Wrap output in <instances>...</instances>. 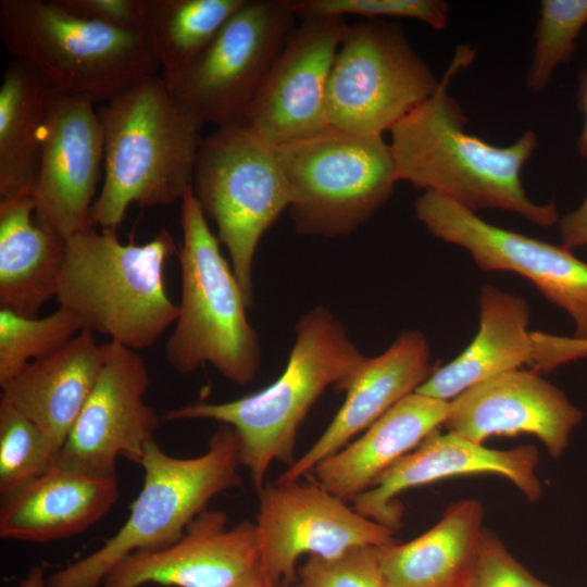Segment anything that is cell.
Listing matches in <instances>:
<instances>
[{"label":"cell","instance_id":"23","mask_svg":"<svg viewBox=\"0 0 587 587\" xmlns=\"http://www.w3.org/2000/svg\"><path fill=\"white\" fill-rule=\"evenodd\" d=\"M449 415V402L412 392L353 442L311 471L320 486L342 500L366 491L399 459L417 448Z\"/></svg>","mask_w":587,"mask_h":587},{"label":"cell","instance_id":"34","mask_svg":"<svg viewBox=\"0 0 587 587\" xmlns=\"http://www.w3.org/2000/svg\"><path fill=\"white\" fill-rule=\"evenodd\" d=\"M465 587H552L536 578L509 552L500 538L484 529Z\"/></svg>","mask_w":587,"mask_h":587},{"label":"cell","instance_id":"10","mask_svg":"<svg viewBox=\"0 0 587 587\" xmlns=\"http://www.w3.org/2000/svg\"><path fill=\"white\" fill-rule=\"evenodd\" d=\"M402 26L385 20L349 25L326 90L329 126L383 136L439 86Z\"/></svg>","mask_w":587,"mask_h":587},{"label":"cell","instance_id":"8","mask_svg":"<svg viewBox=\"0 0 587 587\" xmlns=\"http://www.w3.org/2000/svg\"><path fill=\"white\" fill-rule=\"evenodd\" d=\"M191 188L251 308L259 242L292 201L276 147L245 122L217 126L202 139Z\"/></svg>","mask_w":587,"mask_h":587},{"label":"cell","instance_id":"13","mask_svg":"<svg viewBox=\"0 0 587 587\" xmlns=\"http://www.w3.org/2000/svg\"><path fill=\"white\" fill-rule=\"evenodd\" d=\"M417 220L436 238L465 249L484 271H510L529 279L587 339V263L572 250L492 225L433 191L414 202Z\"/></svg>","mask_w":587,"mask_h":587},{"label":"cell","instance_id":"35","mask_svg":"<svg viewBox=\"0 0 587 587\" xmlns=\"http://www.w3.org/2000/svg\"><path fill=\"white\" fill-rule=\"evenodd\" d=\"M75 14L102 24L141 33L146 0H61ZM142 34V33H141Z\"/></svg>","mask_w":587,"mask_h":587},{"label":"cell","instance_id":"30","mask_svg":"<svg viewBox=\"0 0 587 587\" xmlns=\"http://www.w3.org/2000/svg\"><path fill=\"white\" fill-rule=\"evenodd\" d=\"M587 24V0H542L535 29V46L525 85L539 93L550 84L555 68L567 62L575 41Z\"/></svg>","mask_w":587,"mask_h":587},{"label":"cell","instance_id":"33","mask_svg":"<svg viewBox=\"0 0 587 587\" xmlns=\"http://www.w3.org/2000/svg\"><path fill=\"white\" fill-rule=\"evenodd\" d=\"M380 547L357 546L334 558L309 555L300 569L305 587H388Z\"/></svg>","mask_w":587,"mask_h":587},{"label":"cell","instance_id":"39","mask_svg":"<svg viewBox=\"0 0 587 587\" xmlns=\"http://www.w3.org/2000/svg\"><path fill=\"white\" fill-rule=\"evenodd\" d=\"M13 587H48L43 567L33 566L27 575Z\"/></svg>","mask_w":587,"mask_h":587},{"label":"cell","instance_id":"18","mask_svg":"<svg viewBox=\"0 0 587 587\" xmlns=\"http://www.w3.org/2000/svg\"><path fill=\"white\" fill-rule=\"evenodd\" d=\"M538 462L539 453L533 445L492 449L455 433L437 429L382 473L366 491L353 498L352 507L363 516L396 532L403 515L397 500L401 492L446 478L478 474L500 475L528 501L536 502L542 494L536 473Z\"/></svg>","mask_w":587,"mask_h":587},{"label":"cell","instance_id":"12","mask_svg":"<svg viewBox=\"0 0 587 587\" xmlns=\"http://www.w3.org/2000/svg\"><path fill=\"white\" fill-rule=\"evenodd\" d=\"M255 525L259 565L273 587L288 586L303 555L334 558L357 546L388 547L395 532L367 519L313 479L265 485Z\"/></svg>","mask_w":587,"mask_h":587},{"label":"cell","instance_id":"21","mask_svg":"<svg viewBox=\"0 0 587 587\" xmlns=\"http://www.w3.org/2000/svg\"><path fill=\"white\" fill-rule=\"evenodd\" d=\"M430 349L423 333L403 330L383 353L367 358L346 388V399L321 437L276 483L301 479L326 457L367 429L430 375Z\"/></svg>","mask_w":587,"mask_h":587},{"label":"cell","instance_id":"3","mask_svg":"<svg viewBox=\"0 0 587 587\" xmlns=\"http://www.w3.org/2000/svg\"><path fill=\"white\" fill-rule=\"evenodd\" d=\"M97 111L104 175L90 226L116 229L132 204L182 201L192 186L202 126L178 109L164 78L147 76Z\"/></svg>","mask_w":587,"mask_h":587},{"label":"cell","instance_id":"4","mask_svg":"<svg viewBox=\"0 0 587 587\" xmlns=\"http://www.w3.org/2000/svg\"><path fill=\"white\" fill-rule=\"evenodd\" d=\"M177 251L165 228L137 245L122 242L116 229L88 226L66 239L58 304L83 329L136 351L150 348L178 314L164 280L166 262Z\"/></svg>","mask_w":587,"mask_h":587},{"label":"cell","instance_id":"11","mask_svg":"<svg viewBox=\"0 0 587 587\" xmlns=\"http://www.w3.org/2000/svg\"><path fill=\"white\" fill-rule=\"evenodd\" d=\"M297 17L296 0H246L198 57L163 77L178 109L201 126L245 122Z\"/></svg>","mask_w":587,"mask_h":587},{"label":"cell","instance_id":"38","mask_svg":"<svg viewBox=\"0 0 587 587\" xmlns=\"http://www.w3.org/2000/svg\"><path fill=\"white\" fill-rule=\"evenodd\" d=\"M232 587H273V586L258 563V565L252 571H250L247 575H245Z\"/></svg>","mask_w":587,"mask_h":587},{"label":"cell","instance_id":"22","mask_svg":"<svg viewBox=\"0 0 587 587\" xmlns=\"http://www.w3.org/2000/svg\"><path fill=\"white\" fill-rule=\"evenodd\" d=\"M117 477H96L55 463L1 499L0 537L43 544L84 533L114 507Z\"/></svg>","mask_w":587,"mask_h":587},{"label":"cell","instance_id":"37","mask_svg":"<svg viewBox=\"0 0 587 587\" xmlns=\"http://www.w3.org/2000/svg\"><path fill=\"white\" fill-rule=\"evenodd\" d=\"M577 109L584 115V125L576 148L580 157L587 158V70L580 72L577 84Z\"/></svg>","mask_w":587,"mask_h":587},{"label":"cell","instance_id":"40","mask_svg":"<svg viewBox=\"0 0 587 587\" xmlns=\"http://www.w3.org/2000/svg\"><path fill=\"white\" fill-rule=\"evenodd\" d=\"M295 587H305L302 583L296 585Z\"/></svg>","mask_w":587,"mask_h":587},{"label":"cell","instance_id":"15","mask_svg":"<svg viewBox=\"0 0 587 587\" xmlns=\"http://www.w3.org/2000/svg\"><path fill=\"white\" fill-rule=\"evenodd\" d=\"M298 17L300 23L271 65L245 117V123L274 147L329 126L327 82L349 28L340 16Z\"/></svg>","mask_w":587,"mask_h":587},{"label":"cell","instance_id":"19","mask_svg":"<svg viewBox=\"0 0 587 587\" xmlns=\"http://www.w3.org/2000/svg\"><path fill=\"white\" fill-rule=\"evenodd\" d=\"M584 413L557 386L530 370L502 373L449 401L447 430L476 444L492 436L537 437L559 458Z\"/></svg>","mask_w":587,"mask_h":587},{"label":"cell","instance_id":"9","mask_svg":"<svg viewBox=\"0 0 587 587\" xmlns=\"http://www.w3.org/2000/svg\"><path fill=\"white\" fill-rule=\"evenodd\" d=\"M276 150L300 235L330 238L355 232L388 201L398 182L383 136L328 126Z\"/></svg>","mask_w":587,"mask_h":587},{"label":"cell","instance_id":"36","mask_svg":"<svg viewBox=\"0 0 587 587\" xmlns=\"http://www.w3.org/2000/svg\"><path fill=\"white\" fill-rule=\"evenodd\" d=\"M559 224L563 247L572 250L587 246V191L582 204L559 220Z\"/></svg>","mask_w":587,"mask_h":587},{"label":"cell","instance_id":"31","mask_svg":"<svg viewBox=\"0 0 587 587\" xmlns=\"http://www.w3.org/2000/svg\"><path fill=\"white\" fill-rule=\"evenodd\" d=\"M57 452L46 434L0 398V496H10L47 471Z\"/></svg>","mask_w":587,"mask_h":587},{"label":"cell","instance_id":"2","mask_svg":"<svg viewBox=\"0 0 587 587\" xmlns=\"http://www.w3.org/2000/svg\"><path fill=\"white\" fill-rule=\"evenodd\" d=\"M280 376L264 389L221 403H192L168 410L165 421L211 420L233 427L240 442V464L257 491L274 461L290 466L298 429L328 388L345 391L364 357L342 323L326 308L303 314Z\"/></svg>","mask_w":587,"mask_h":587},{"label":"cell","instance_id":"32","mask_svg":"<svg viewBox=\"0 0 587 587\" xmlns=\"http://www.w3.org/2000/svg\"><path fill=\"white\" fill-rule=\"evenodd\" d=\"M296 10L298 15L414 18L441 30L448 24L450 5L444 0H296Z\"/></svg>","mask_w":587,"mask_h":587},{"label":"cell","instance_id":"5","mask_svg":"<svg viewBox=\"0 0 587 587\" xmlns=\"http://www.w3.org/2000/svg\"><path fill=\"white\" fill-rule=\"evenodd\" d=\"M0 36L49 89L93 103L160 67L141 33L79 16L61 0H1Z\"/></svg>","mask_w":587,"mask_h":587},{"label":"cell","instance_id":"27","mask_svg":"<svg viewBox=\"0 0 587 587\" xmlns=\"http://www.w3.org/2000/svg\"><path fill=\"white\" fill-rule=\"evenodd\" d=\"M49 87L13 59L0 85V201L32 197L39 168Z\"/></svg>","mask_w":587,"mask_h":587},{"label":"cell","instance_id":"24","mask_svg":"<svg viewBox=\"0 0 587 587\" xmlns=\"http://www.w3.org/2000/svg\"><path fill=\"white\" fill-rule=\"evenodd\" d=\"M103 345L83 329L52 354L26 365L1 387V397L33 421L58 453L100 373Z\"/></svg>","mask_w":587,"mask_h":587},{"label":"cell","instance_id":"25","mask_svg":"<svg viewBox=\"0 0 587 587\" xmlns=\"http://www.w3.org/2000/svg\"><path fill=\"white\" fill-rule=\"evenodd\" d=\"M66 240L35 218L32 197L0 201V309L39 316L57 297Z\"/></svg>","mask_w":587,"mask_h":587},{"label":"cell","instance_id":"6","mask_svg":"<svg viewBox=\"0 0 587 587\" xmlns=\"http://www.w3.org/2000/svg\"><path fill=\"white\" fill-rule=\"evenodd\" d=\"M240 442L235 429L220 424L208 450L195 458L167 454L150 440L140 466L142 487L120 529L90 554L47 578L48 587H100L125 558L177 541L215 496L240 484Z\"/></svg>","mask_w":587,"mask_h":587},{"label":"cell","instance_id":"28","mask_svg":"<svg viewBox=\"0 0 587 587\" xmlns=\"http://www.w3.org/2000/svg\"><path fill=\"white\" fill-rule=\"evenodd\" d=\"M246 0H146L145 36L163 77L186 67Z\"/></svg>","mask_w":587,"mask_h":587},{"label":"cell","instance_id":"26","mask_svg":"<svg viewBox=\"0 0 587 587\" xmlns=\"http://www.w3.org/2000/svg\"><path fill=\"white\" fill-rule=\"evenodd\" d=\"M484 508L462 499L440 520L405 544L380 549V567L388 587H465L477 557Z\"/></svg>","mask_w":587,"mask_h":587},{"label":"cell","instance_id":"17","mask_svg":"<svg viewBox=\"0 0 587 587\" xmlns=\"http://www.w3.org/2000/svg\"><path fill=\"white\" fill-rule=\"evenodd\" d=\"M103 157L95 103L50 89L33 195L36 221L65 240L90 226Z\"/></svg>","mask_w":587,"mask_h":587},{"label":"cell","instance_id":"1","mask_svg":"<svg viewBox=\"0 0 587 587\" xmlns=\"http://www.w3.org/2000/svg\"><path fill=\"white\" fill-rule=\"evenodd\" d=\"M474 55L470 46H459L435 92L389 130L397 179L475 213L500 209L552 226L560 220L557 207L529 200L521 178L538 146L536 133L527 129L513 143L496 147L464 130L467 117L448 89Z\"/></svg>","mask_w":587,"mask_h":587},{"label":"cell","instance_id":"16","mask_svg":"<svg viewBox=\"0 0 587 587\" xmlns=\"http://www.w3.org/2000/svg\"><path fill=\"white\" fill-rule=\"evenodd\" d=\"M529 313L523 298L485 285L474 339L433 371L415 392L449 402L470 387L523 365L536 373L550 372L587 357V339L529 332Z\"/></svg>","mask_w":587,"mask_h":587},{"label":"cell","instance_id":"29","mask_svg":"<svg viewBox=\"0 0 587 587\" xmlns=\"http://www.w3.org/2000/svg\"><path fill=\"white\" fill-rule=\"evenodd\" d=\"M80 330L79 319L61 307L36 317L0 309V386L29 363L58 351Z\"/></svg>","mask_w":587,"mask_h":587},{"label":"cell","instance_id":"14","mask_svg":"<svg viewBox=\"0 0 587 587\" xmlns=\"http://www.w3.org/2000/svg\"><path fill=\"white\" fill-rule=\"evenodd\" d=\"M95 386L53 463L96 477H116L120 457L140 464L160 419L145 401L148 367L136 350L103 345Z\"/></svg>","mask_w":587,"mask_h":587},{"label":"cell","instance_id":"7","mask_svg":"<svg viewBox=\"0 0 587 587\" xmlns=\"http://www.w3.org/2000/svg\"><path fill=\"white\" fill-rule=\"evenodd\" d=\"M183 241L177 251L182 298L166 360L180 374L210 363L237 385L252 382L261 362L259 336L239 282L211 232L192 188L182 200Z\"/></svg>","mask_w":587,"mask_h":587},{"label":"cell","instance_id":"20","mask_svg":"<svg viewBox=\"0 0 587 587\" xmlns=\"http://www.w3.org/2000/svg\"><path fill=\"white\" fill-rule=\"evenodd\" d=\"M259 563L255 525L227 528L223 511H202L174 544L120 562L100 587H232Z\"/></svg>","mask_w":587,"mask_h":587}]
</instances>
